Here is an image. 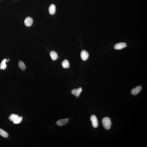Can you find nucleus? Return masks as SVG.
<instances>
[{"label": "nucleus", "mask_w": 147, "mask_h": 147, "mask_svg": "<svg viewBox=\"0 0 147 147\" xmlns=\"http://www.w3.org/2000/svg\"><path fill=\"white\" fill-rule=\"evenodd\" d=\"M7 59H5L1 62L0 64V69L4 70L7 67L6 63L7 62Z\"/></svg>", "instance_id": "nucleus-11"}, {"label": "nucleus", "mask_w": 147, "mask_h": 147, "mask_svg": "<svg viewBox=\"0 0 147 147\" xmlns=\"http://www.w3.org/2000/svg\"><path fill=\"white\" fill-rule=\"evenodd\" d=\"M9 61V59H8V60H7V62H8V61Z\"/></svg>", "instance_id": "nucleus-17"}, {"label": "nucleus", "mask_w": 147, "mask_h": 147, "mask_svg": "<svg viewBox=\"0 0 147 147\" xmlns=\"http://www.w3.org/2000/svg\"><path fill=\"white\" fill-rule=\"evenodd\" d=\"M50 55L52 60L55 61L57 59L58 54L55 51H51L50 53Z\"/></svg>", "instance_id": "nucleus-10"}, {"label": "nucleus", "mask_w": 147, "mask_h": 147, "mask_svg": "<svg viewBox=\"0 0 147 147\" xmlns=\"http://www.w3.org/2000/svg\"><path fill=\"white\" fill-rule=\"evenodd\" d=\"M89 56V54L88 52L85 50L82 51L81 53V57L83 61H86L88 59Z\"/></svg>", "instance_id": "nucleus-7"}, {"label": "nucleus", "mask_w": 147, "mask_h": 147, "mask_svg": "<svg viewBox=\"0 0 147 147\" xmlns=\"http://www.w3.org/2000/svg\"><path fill=\"white\" fill-rule=\"evenodd\" d=\"M23 117H19L15 120L13 121V123L15 124H18L21 123L23 120Z\"/></svg>", "instance_id": "nucleus-16"}, {"label": "nucleus", "mask_w": 147, "mask_h": 147, "mask_svg": "<svg viewBox=\"0 0 147 147\" xmlns=\"http://www.w3.org/2000/svg\"><path fill=\"white\" fill-rule=\"evenodd\" d=\"M102 122L104 127L106 129H110L111 127L112 123L110 119L108 117L103 118L102 120Z\"/></svg>", "instance_id": "nucleus-1"}, {"label": "nucleus", "mask_w": 147, "mask_h": 147, "mask_svg": "<svg viewBox=\"0 0 147 147\" xmlns=\"http://www.w3.org/2000/svg\"><path fill=\"white\" fill-rule=\"evenodd\" d=\"M91 120L92 126L94 128H97L98 127V119L95 116L92 115L90 117Z\"/></svg>", "instance_id": "nucleus-2"}, {"label": "nucleus", "mask_w": 147, "mask_h": 147, "mask_svg": "<svg viewBox=\"0 0 147 147\" xmlns=\"http://www.w3.org/2000/svg\"><path fill=\"white\" fill-rule=\"evenodd\" d=\"M126 46L127 44L125 43H119L115 44L114 46V48L116 50H120L125 47Z\"/></svg>", "instance_id": "nucleus-3"}, {"label": "nucleus", "mask_w": 147, "mask_h": 147, "mask_svg": "<svg viewBox=\"0 0 147 147\" xmlns=\"http://www.w3.org/2000/svg\"><path fill=\"white\" fill-rule=\"evenodd\" d=\"M68 121H69V119H60L57 121L56 124L58 126H62L67 124Z\"/></svg>", "instance_id": "nucleus-6"}, {"label": "nucleus", "mask_w": 147, "mask_h": 147, "mask_svg": "<svg viewBox=\"0 0 147 147\" xmlns=\"http://www.w3.org/2000/svg\"><path fill=\"white\" fill-rule=\"evenodd\" d=\"M33 23V20L30 17H27L24 20V23L26 26L30 27L32 25Z\"/></svg>", "instance_id": "nucleus-4"}, {"label": "nucleus", "mask_w": 147, "mask_h": 147, "mask_svg": "<svg viewBox=\"0 0 147 147\" xmlns=\"http://www.w3.org/2000/svg\"><path fill=\"white\" fill-rule=\"evenodd\" d=\"M19 117V116L17 114H12L9 116V119L11 121H13Z\"/></svg>", "instance_id": "nucleus-15"}, {"label": "nucleus", "mask_w": 147, "mask_h": 147, "mask_svg": "<svg viewBox=\"0 0 147 147\" xmlns=\"http://www.w3.org/2000/svg\"><path fill=\"white\" fill-rule=\"evenodd\" d=\"M142 87L141 86H137L131 90V93L132 95H135L139 93L141 90Z\"/></svg>", "instance_id": "nucleus-8"}, {"label": "nucleus", "mask_w": 147, "mask_h": 147, "mask_svg": "<svg viewBox=\"0 0 147 147\" xmlns=\"http://www.w3.org/2000/svg\"><path fill=\"white\" fill-rule=\"evenodd\" d=\"M0 135L3 137L7 138L8 137V133L3 130L0 128Z\"/></svg>", "instance_id": "nucleus-14"}, {"label": "nucleus", "mask_w": 147, "mask_h": 147, "mask_svg": "<svg viewBox=\"0 0 147 147\" xmlns=\"http://www.w3.org/2000/svg\"><path fill=\"white\" fill-rule=\"evenodd\" d=\"M19 66L20 69L22 71H24L26 69V66L24 63L23 62L20 61L19 62Z\"/></svg>", "instance_id": "nucleus-13"}, {"label": "nucleus", "mask_w": 147, "mask_h": 147, "mask_svg": "<svg viewBox=\"0 0 147 147\" xmlns=\"http://www.w3.org/2000/svg\"><path fill=\"white\" fill-rule=\"evenodd\" d=\"M49 13L51 15L54 14L56 12V7L55 5L54 4H51L49 7Z\"/></svg>", "instance_id": "nucleus-9"}, {"label": "nucleus", "mask_w": 147, "mask_h": 147, "mask_svg": "<svg viewBox=\"0 0 147 147\" xmlns=\"http://www.w3.org/2000/svg\"><path fill=\"white\" fill-rule=\"evenodd\" d=\"M82 90L81 87L77 89H75L72 90L71 93L77 97H79Z\"/></svg>", "instance_id": "nucleus-5"}, {"label": "nucleus", "mask_w": 147, "mask_h": 147, "mask_svg": "<svg viewBox=\"0 0 147 147\" xmlns=\"http://www.w3.org/2000/svg\"><path fill=\"white\" fill-rule=\"evenodd\" d=\"M62 65L63 67L65 68H68L69 67L70 64L69 61L67 60H65L62 62Z\"/></svg>", "instance_id": "nucleus-12"}]
</instances>
